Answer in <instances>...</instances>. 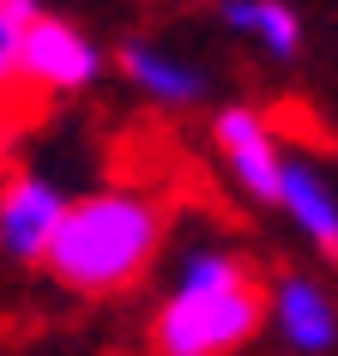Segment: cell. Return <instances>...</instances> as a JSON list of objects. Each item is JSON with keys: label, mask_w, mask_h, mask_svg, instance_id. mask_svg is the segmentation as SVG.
I'll return each instance as SVG.
<instances>
[{"label": "cell", "mask_w": 338, "mask_h": 356, "mask_svg": "<svg viewBox=\"0 0 338 356\" xmlns=\"http://www.w3.org/2000/svg\"><path fill=\"white\" fill-rule=\"evenodd\" d=\"M266 326L254 266L224 242H193L151 308V356H236Z\"/></svg>", "instance_id": "obj_1"}, {"label": "cell", "mask_w": 338, "mask_h": 356, "mask_svg": "<svg viewBox=\"0 0 338 356\" xmlns=\"http://www.w3.org/2000/svg\"><path fill=\"white\" fill-rule=\"evenodd\" d=\"M157 254H163L157 193L115 181V188L73 200L55 248H49V278L73 296H121L157 266Z\"/></svg>", "instance_id": "obj_2"}, {"label": "cell", "mask_w": 338, "mask_h": 356, "mask_svg": "<svg viewBox=\"0 0 338 356\" xmlns=\"http://www.w3.org/2000/svg\"><path fill=\"white\" fill-rule=\"evenodd\" d=\"M211 151H218V163H224L236 193L260 200V206L278 200L290 145H284V133H278L272 115H260L254 103H224V109L211 115Z\"/></svg>", "instance_id": "obj_3"}, {"label": "cell", "mask_w": 338, "mask_h": 356, "mask_svg": "<svg viewBox=\"0 0 338 356\" xmlns=\"http://www.w3.org/2000/svg\"><path fill=\"white\" fill-rule=\"evenodd\" d=\"M67 211L73 200L49 169H13L0 181V254L19 266H49V248H55Z\"/></svg>", "instance_id": "obj_4"}, {"label": "cell", "mask_w": 338, "mask_h": 356, "mask_svg": "<svg viewBox=\"0 0 338 356\" xmlns=\"http://www.w3.org/2000/svg\"><path fill=\"white\" fill-rule=\"evenodd\" d=\"M103 79V49L85 24L42 6L24 31V91L37 97H79Z\"/></svg>", "instance_id": "obj_5"}, {"label": "cell", "mask_w": 338, "mask_h": 356, "mask_svg": "<svg viewBox=\"0 0 338 356\" xmlns=\"http://www.w3.org/2000/svg\"><path fill=\"white\" fill-rule=\"evenodd\" d=\"M266 326L290 356H332L338 350V296L308 272H284L266 290Z\"/></svg>", "instance_id": "obj_6"}, {"label": "cell", "mask_w": 338, "mask_h": 356, "mask_svg": "<svg viewBox=\"0 0 338 356\" xmlns=\"http://www.w3.org/2000/svg\"><path fill=\"white\" fill-rule=\"evenodd\" d=\"M272 211H284L290 229H296L314 254L338 260V181L308 157V151L290 145V163H284V181H278Z\"/></svg>", "instance_id": "obj_7"}, {"label": "cell", "mask_w": 338, "mask_h": 356, "mask_svg": "<svg viewBox=\"0 0 338 356\" xmlns=\"http://www.w3.org/2000/svg\"><path fill=\"white\" fill-rule=\"evenodd\" d=\"M115 60H121V79L157 109H193L206 97V67H193L188 55H175L151 37H127Z\"/></svg>", "instance_id": "obj_8"}, {"label": "cell", "mask_w": 338, "mask_h": 356, "mask_svg": "<svg viewBox=\"0 0 338 356\" xmlns=\"http://www.w3.org/2000/svg\"><path fill=\"white\" fill-rule=\"evenodd\" d=\"M218 19L236 37H248L266 60H296L302 55V13L284 6V0H230Z\"/></svg>", "instance_id": "obj_9"}, {"label": "cell", "mask_w": 338, "mask_h": 356, "mask_svg": "<svg viewBox=\"0 0 338 356\" xmlns=\"http://www.w3.org/2000/svg\"><path fill=\"white\" fill-rule=\"evenodd\" d=\"M37 13V0H0V103L24 91V31Z\"/></svg>", "instance_id": "obj_10"}]
</instances>
